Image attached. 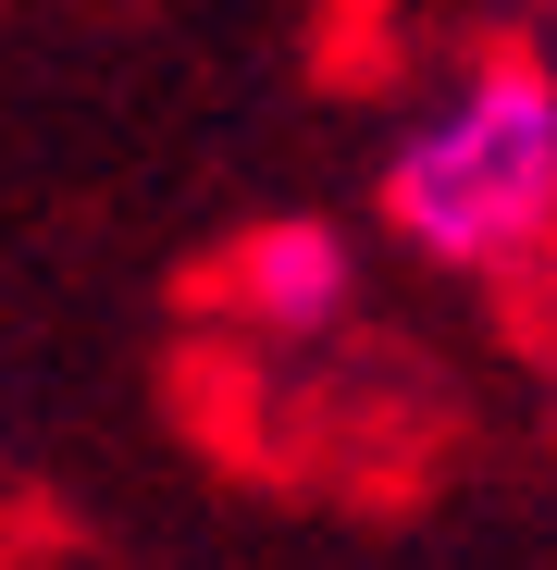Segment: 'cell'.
<instances>
[{
	"mask_svg": "<svg viewBox=\"0 0 557 570\" xmlns=\"http://www.w3.org/2000/svg\"><path fill=\"white\" fill-rule=\"evenodd\" d=\"M385 224L446 273H508L557 236V62L484 50L385 149Z\"/></svg>",
	"mask_w": 557,
	"mask_h": 570,
	"instance_id": "6da1fadb",
	"label": "cell"
},
{
	"mask_svg": "<svg viewBox=\"0 0 557 570\" xmlns=\"http://www.w3.org/2000/svg\"><path fill=\"white\" fill-rule=\"evenodd\" d=\"M223 298L260 323V335H322V323H347V298H359V248L335 236V224H260V236H236V261H223Z\"/></svg>",
	"mask_w": 557,
	"mask_h": 570,
	"instance_id": "7a4b0ae2",
	"label": "cell"
}]
</instances>
